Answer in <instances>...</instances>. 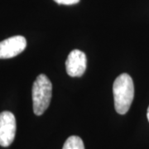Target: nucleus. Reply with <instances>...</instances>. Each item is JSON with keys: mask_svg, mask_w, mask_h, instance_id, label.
<instances>
[{"mask_svg": "<svg viewBox=\"0 0 149 149\" xmlns=\"http://www.w3.org/2000/svg\"><path fill=\"white\" fill-rule=\"evenodd\" d=\"M147 118H148V120L149 122V106L148 108V112H147Z\"/></svg>", "mask_w": 149, "mask_h": 149, "instance_id": "8", "label": "nucleus"}, {"mask_svg": "<svg viewBox=\"0 0 149 149\" xmlns=\"http://www.w3.org/2000/svg\"><path fill=\"white\" fill-rule=\"evenodd\" d=\"M16 128V118L13 113H0V146H10L15 139Z\"/></svg>", "mask_w": 149, "mask_h": 149, "instance_id": "3", "label": "nucleus"}, {"mask_svg": "<svg viewBox=\"0 0 149 149\" xmlns=\"http://www.w3.org/2000/svg\"><path fill=\"white\" fill-rule=\"evenodd\" d=\"M86 67L87 58L85 54L77 49L71 51L65 61L67 74L71 77H80L85 73Z\"/></svg>", "mask_w": 149, "mask_h": 149, "instance_id": "5", "label": "nucleus"}, {"mask_svg": "<svg viewBox=\"0 0 149 149\" xmlns=\"http://www.w3.org/2000/svg\"><path fill=\"white\" fill-rule=\"evenodd\" d=\"M115 110L125 114L129 110L134 98V85L132 77L127 73L118 75L113 85Z\"/></svg>", "mask_w": 149, "mask_h": 149, "instance_id": "1", "label": "nucleus"}, {"mask_svg": "<svg viewBox=\"0 0 149 149\" xmlns=\"http://www.w3.org/2000/svg\"><path fill=\"white\" fill-rule=\"evenodd\" d=\"M62 149H85V145L80 137L70 136L65 142Z\"/></svg>", "mask_w": 149, "mask_h": 149, "instance_id": "6", "label": "nucleus"}, {"mask_svg": "<svg viewBox=\"0 0 149 149\" xmlns=\"http://www.w3.org/2000/svg\"><path fill=\"white\" fill-rule=\"evenodd\" d=\"M27 47V40L22 36H14L0 42V59L13 58L22 53Z\"/></svg>", "mask_w": 149, "mask_h": 149, "instance_id": "4", "label": "nucleus"}, {"mask_svg": "<svg viewBox=\"0 0 149 149\" xmlns=\"http://www.w3.org/2000/svg\"><path fill=\"white\" fill-rule=\"evenodd\" d=\"M54 1L58 4H65V5H72L78 3L80 2V0H54Z\"/></svg>", "mask_w": 149, "mask_h": 149, "instance_id": "7", "label": "nucleus"}, {"mask_svg": "<svg viewBox=\"0 0 149 149\" xmlns=\"http://www.w3.org/2000/svg\"><path fill=\"white\" fill-rule=\"evenodd\" d=\"M52 95V85L45 74H39L32 85V104L36 115H42L50 105Z\"/></svg>", "mask_w": 149, "mask_h": 149, "instance_id": "2", "label": "nucleus"}]
</instances>
